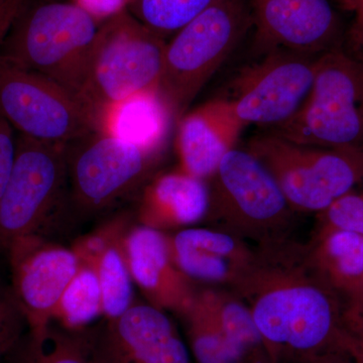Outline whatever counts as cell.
I'll use <instances>...</instances> for the list:
<instances>
[{
    "mask_svg": "<svg viewBox=\"0 0 363 363\" xmlns=\"http://www.w3.org/2000/svg\"><path fill=\"white\" fill-rule=\"evenodd\" d=\"M255 259L233 289L252 312L274 363H302L347 353L342 298L292 238L257 245Z\"/></svg>",
    "mask_w": 363,
    "mask_h": 363,
    "instance_id": "6da1fadb",
    "label": "cell"
},
{
    "mask_svg": "<svg viewBox=\"0 0 363 363\" xmlns=\"http://www.w3.org/2000/svg\"><path fill=\"white\" fill-rule=\"evenodd\" d=\"M167 43L126 9L100 25L78 95L94 113L138 93L160 89Z\"/></svg>",
    "mask_w": 363,
    "mask_h": 363,
    "instance_id": "7a4b0ae2",
    "label": "cell"
},
{
    "mask_svg": "<svg viewBox=\"0 0 363 363\" xmlns=\"http://www.w3.org/2000/svg\"><path fill=\"white\" fill-rule=\"evenodd\" d=\"M99 26L74 2H52L28 9L23 6L0 47V57L78 95Z\"/></svg>",
    "mask_w": 363,
    "mask_h": 363,
    "instance_id": "3957f363",
    "label": "cell"
},
{
    "mask_svg": "<svg viewBox=\"0 0 363 363\" xmlns=\"http://www.w3.org/2000/svg\"><path fill=\"white\" fill-rule=\"evenodd\" d=\"M252 25L247 0H218L167 44L160 93L175 123Z\"/></svg>",
    "mask_w": 363,
    "mask_h": 363,
    "instance_id": "277c9868",
    "label": "cell"
},
{
    "mask_svg": "<svg viewBox=\"0 0 363 363\" xmlns=\"http://www.w3.org/2000/svg\"><path fill=\"white\" fill-rule=\"evenodd\" d=\"M207 218L257 245L289 240L294 211L271 173L247 150L234 149L209 179Z\"/></svg>",
    "mask_w": 363,
    "mask_h": 363,
    "instance_id": "5b68a950",
    "label": "cell"
},
{
    "mask_svg": "<svg viewBox=\"0 0 363 363\" xmlns=\"http://www.w3.org/2000/svg\"><path fill=\"white\" fill-rule=\"evenodd\" d=\"M272 133L301 145L363 150V57L343 45L319 55L302 108Z\"/></svg>",
    "mask_w": 363,
    "mask_h": 363,
    "instance_id": "8992f818",
    "label": "cell"
},
{
    "mask_svg": "<svg viewBox=\"0 0 363 363\" xmlns=\"http://www.w3.org/2000/svg\"><path fill=\"white\" fill-rule=\"evenodd\" d=\"M247 150L298 214L322 213L363 182V150L301 145L274 133L255 136Z\"/></svg>",
    "mask_w": 363,
    "mask_h": 363,
    "instance_id": "52a82bcc",
    "label": "cell"
},
{
    "mask_svg": "<svg viewBox=\"0 0 363 363\" xmlns=\"http://www.w3.org/2000/svg\"><path fill=\"white\" fill-rule=\"evenodd\" d=\"M66 152L69 198L82 214L104 211L140 194L164 155L98 130L69 143Z\"/></svg>",
    "mask_w": 363,
    "mask_h": 363,
    "instance_id": "ba28073f",
    "label": "cell"
},
{
    "mask_svg": "<svg viewBox=\"0 0 363 363\" xmlns=\"http://www.w3.org/2000/svg\"><path fill=\"white\" fill-rule=\"evenodd\" d=\"M67 196L66 145L18 135L13 169L0 199V250H9L23 236L40 234Z\"/></svg>",
    "mask_w": 363,
    "mask_h": 363,
    "instance_id": "9c48e42d",
    "label": "cell"
},
{
    "mask_svg": "<svg viewBox=\"0 0 363 363\" xmlns=\"http://www.w3.org/2000/svg\"><path fill=\"white\" fill-rule=\"evenodd\" d=\"M0 116L33 140L68 145L97 130L90 107L42 74L0 57Z\"/></svg>",
    "mask_w": 363,
    "mask_h": 363,
    "instance_id": "30bf717a",
    "label": "cell"
},
{
    "mask_svg": "<svg viewBox=\"0 0 363 363\" xmlns=\"http://www.w3.org/2000/svg\"><path fill=\"white\" fill-rule=\"evenodd\" d=\"M318 57L274 50L242 69L228 99L245 125L277 128L290 121L311 92Z\"/></svg>",
    "mask_w": 363,
    "mask_h": 363,
    "instance_id": "8fae6325",
    "label": "cell"
},
{
    "mask_svg": "<svg viewBox=\"0 0 363 363\" xmlns=\"http://www.w3.org/2000/svg\"><path fill=\"white\" fill-rule=\"evenodd\" d=\"M93 363H194L167 312L135 303L89 329Z\"/></svg>",
    "mask_w": 363,
    "mask_h": 363,
    "instance_id": "7c38bea8",
    "label": "cell"
},
{
    "mask_svg": "<svg viewBox=\"0 0 363 363\" xmlns=\"http://www.w3.org/2000/svg\"><path fill=\"white\" fill-rule=\"evenodd\" d=\"M11 290L28 330L40 331L52 321L55 309L81 264L72 248L45 240L40 234L14 240L9 250Z\"/></svg>",
    "mask_w": 363,
    "mask_h": 363,
    "instance_id": "4fadbf2b",
    "label": "cell"
},
{
    "mask_svg": "<svg viewBox=\"0 0 363 363\" xmlns=\"http://www.w3.org/2000/svg\"><path fill=\"white\" fill-rule=\"evenodd\" d=\"M255 49L318 55L343 45L345 30L329 0H252Z\"/></svg>",
    "mask_w": 363,
    "mask_h": 363,
    "instance_id": "5bb4252c",
    "label": "cell"
},
{
    "mask_svg": "<svg viewBox=\"0 0 363 363\" xmlns=\"http://www.w3.org/2000/svg\"><path fill=\"white\" fill-rule=\"evenodd\" d=\"M121 245L133 283L147 303L180 317L185 314L198 288L174 262L169 233L138 224L128 229Z\"/></svg>",
    "mask_w": 363,
    "mask_h": 363,
    "instance_id": "9a60e30c",
    "label": "cell"
},
{
    "mask_svg": "<svg viewBox=\"0 0 363 363\" xmlns=\"http://www.w3.org/2000/svg\"><path fill=\"white\" fill-rule=\"evenodd\" d=\"M177 267L194 283L233 289L247 274L257 250L220 228L188 227L169 235Z\"/></svg>",
    "mask_w": 363,
    "mask_h": 363,
    "instance_id": "2e32d148",
    "label": "cell"
},
{
    "mask_svg": "<svg viewBox=\"0 0 363 363\" xmlns=\"http://www.w3.org/2000/svg\"><path fill=\"white\" fill-rule=\"evenodd\" d=\"M178 169L208 181L223 157L235 149L245 123L228 98L210 100L177 123Z\"/></svg>",
    "mask_w": 363,
    "mask_h": 363,
    "instance_id": "e0dca14e",
    "label": "cell"
},
{
    "mask_svg": "<svg viewBox=\"0 0 363 363\" xmlns=\"http://www.w3.org/2000/svg\"><path fill=\"white\" fill-rule=\"evenodd\" d=\"M209 204L208 182L177 168L156 174L143 186L136 220L162 233L179 231L207 218Z\"/></svg>",
    "mask_w": 363,
    "mask_h": 363,
    "instance_id": "ac0fdd59",
    "label": "cell"
},
{
    "mask_svg": "<svg viewBox=\"0 0 363 363\" xmlns=\"http://www.w3.org/2000/svg\"><path fill=\"white\" fill-rule=\"evenodd\" d=\"M97 130L142 149L164 152L175 123L160 90L138 93L106 107L96 116Z\"/></svg>",
    "mask_w": 363,
    "mask_h": 363,
    "instance_id": "d6986e66",
    "label": "cell"
},
{
    "mask_svg": "<svg viewBox=\"0 0 363 363\" xmlns=\"http://www.w3.org/2000/svg\"><path fill=\"white\" fill-rule=\"evenodd\" d=\"M305 247L310 266L340 296L363 276L362 234L319 222Z\"/></svg>",
    "mask_w": 363,
    "mask_h": 363,
    "instance_id": "ffe728a7",
    "label": "cell"
},
{
    "mask_svg": "<svg viewBox=\"0 0 363 363\" xmlns=\"http://www.w3.org/2000/svg\"><path fill=\"white\" fill-rule=\"evenodd\" d=\"M197 298L231 343L252 363H274L250 308L235 292L223 286L198 289Z\"/></svg>",
    "mask_w": 363,
    "mask_h": 363,
    "instance_id": "44dd1931",
    "label": "cell"
},
{
    "mask_svg": "<svg viewBox=\"0 0 363 363\" xmlns=\"http://www.w3.org/2000/svg\"><path fill=\"white\" fill-rule=\"evenodd\" d=\"M0 363H93L89 329H68L52 321L28 330Z\"/></svg>",
    "mask_w": 363,
    "mask_h": 363,
    "instance_id": "7402d4cb",
    "label": "cell"
},
{
    "mask_svg": "<svg viewBox=\"0 0 363 363\" xmlns=\"http://www.w3.org/2000/svg\"><path fill=\"white\" fill-rule=\"evenodd\" d=\"M188 347L195 363H252L240 352L215 323L197 298L185 314Z\"/></svg>",
    "mask_w": 363,
    "mask_h": 363,
    "instance_id": "603a6c76",
    "label": "cell"
},
{
    "mask_svg": "<svg viewBox=\"0 0 363 363\" xmlns=\"http://www.w3.org/2000/svg\"><path fill=\"white\" fill-rule=\"evenodd\" d=\"M99 315H104V303L97 272L81 264L60 298L52 321L65 328L83 329Z\"/></svg>",
    "mask_w": 363,
    "mask_h": 363,
    "instance_id": "cb8c5ba5",
    "label": "cell"
},
{
    "mask_svg": "<svg viewBox=\"0 0 363 363\" xmlns=\"http://www.w3.org/2000/svg\"><path fill=\"white\" fill-rule=\"evenodd\" d=\"M123 238L106 248L95 267L101 289L105 319L121 316L135 304L133 281L124 257Z\"/></svg>",
    "mask_w": 363,
    "mask_h": 363,
    "instance_id": "d4e9b609",
    "label": "cell"
},
{
    "mask_svg": "<svg viewBox=\"0 0 363 363\" xmlns=\"http://www.w3.org/2000/svg\"><path fill=\"white\" fill-rule=\"evenodd\" d=\"M218 0H133L128 11L162 39L177 33Z\"/></svg>",
    "mask_w": 363,
    "mask_h": 363,
    "instance_id": "484cf974",
    "label": "cell"
},
{
    "mask_svg": "<svg viewBox=\"0 0 363 363\" xmlns=\"http://www.w3.org/2000/svg\"><path fill=\"white\" fill-rule=\"evenodd\" d=\"M130 225V217L121 215L106 222L93 233L79 238L72 245V250L75 252L80 264L95 269L102 253L112 242L123 238Z\"/></svg>",
    "mask_w": 363,
    "mask_h": 363,
    "instance_id": "4316f807",
    "label": "cell"
},
{
    "mask_svg": "<svg viewBox=\"0 0 363 363\" xmlns=\"http://www.w3.org/2000/svg\"><path fill=\"white\" fill-rule=\"evenodd\" d=\"M26 326L25 315L13 290L0 281V360L25 334Z\"/></svg>",
    "mask_w": 363,
    "mask_h": 363,
    "instance_id": "83f0119b",
    "label": "cell"
},
{
    "mask_svg": "<svg viewBox=\"0 0 363 363\" xmlns=\"http://www.w3.org/2000/svg\"><path fill=\"white\" fill-rule=\"evenodd\" d=\"M320 223L347 229L363 235V191H352L318 214Z\"/></svg>",
    "mask_w": 363,
    "mask_h": 363,
    "instance_id": "f1b7e54d",
    "label": "cell"
},
{
    "mask_svg": "<svg viewBox=\"0 0 363 363\" xmlns=\"http://www.w3.org/2000/svg\"><path fill=\"white\" fill-rule=\"evenodd\" d=\"M343 11L352 14L350 28L345 30L343 47L351 52H363V0H336Z\"/></svg>",
    "mask_w": 363,
    "mask_h": 363,
    "instance_id": "f546056e",
    "label": "cell"
},
{
    "mask_svg": "<svg viewBox=\"0 0 363 363\" xmlns=\"http://www.w3.org/2000/svg\"><path fill=\"white\" fill-rule=\"evenodd\" d=\"M16 140L13 128L6 119L0 116V199L6 190L13 169Z\"/></svg>",
    "mask_w": 363,
    "mask_h": 363,
    "instance_id": "4dcf8cb0",
    "label": "cell"
},
{
    "mask_svg": "<svg viewBox=\"0 0 363 363\" xmlns=\"http://www.w3.org/2000/svg\"><path fill=\"white\" fill-rule=\"evenodd\" d=\"M346 329H363V276L341 294Z\"/></svg>",
    "mask_w": 363,
    "mask_h": 363,
    "instance_id": "1f68e13d",
    "label": "cell"
},
{
    "mask_svg": "<svg viewBox=\"0 0 363 363\" xmlns=\"http://www.w3.org/2000/svg\"><path fill=\"white\" fill-rule=\"evenodd\" d=\"M133 0H73L97 21L104 23L128 9Z\"/></svg>",
    "mask_w": 363,
    "mask_h": 363,
    "instance_id": "d6a6232c",
    "label": "cell"
},
{
    "mask_svg": "<svg viewBox=\"0 0 363 363\" xmlns=\"http://www.w3.org/2000/svg\"><path fill=\"white\" fill-rule=\"evenodd\" d=\"M26 0H0V47Z\"/></svg>",
    "mask_w": 363,
    "mask_h": 363,
    "instance_id": "836d02e7",
    "label": "cell"
},
{
    "mask_svg": "<svg viewBox=\"0 0 363 363\" xmlns=\"http://www.w3.org/2000/svg\"><path fill=\"white\" fill-rule=\"evenodd\" d=\"M347 353L357 363H363V329L347 330Z\"/></svg>",
    "mask_w": 363,
    "mask_h": 363,
    "instance_id": "e575fe53",
    "label": "cell"
},
{
    "mask_svg": "<svg viewBox=\"0 0 363 363\" xmlns=\"http://www.w3.org/2000/svg\"><path fill=\"white\" fill-rule=\"evenodd\" d=\"M302 363H357L347 353H330Z\"/></svg>",
    "mask_w": 363,
    "mask_h": 363,
    "instance_id": "d590c367",
    "label": "cell"
},
{
    "mask_svg": "<svg viewBox=\"0 0 363 363\" xmlns=\"http://www.w3.org/2000/svg\"><path fill=\"white\" fill-rule=\"evenodd\" d=\"M354 54H355V52H354ZM357 55H360V56L363 57V52H359V54H357Z\"/></svg>",
    "mask_w": 363,
    "mask_h": 363,
    "instance_id": "8d00e7d4",
    "label": "cell"
}]
</instances>
